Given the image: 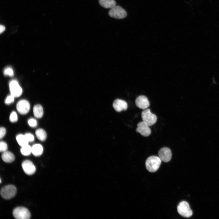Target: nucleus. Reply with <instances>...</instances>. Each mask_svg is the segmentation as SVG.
I'll use <instances>...</instances> for the list:
<instances>
[{
    "label": "nucleus",
    "instance_id": "5701e85b",
    "mask_svg": "<svg viewBox=\"0 0 219 219\" xmlns=\"http://www.w3.org/2000/svg\"><path fill=\"white\" fill-rule=\"evenodd\" d=\"M4 73L5 75H9L10 76H13L14 74L12 69L10 67L6 68L4 70Z\"/></svg>",
    "mask_w": 219,
    "mask_h": 219
},
{
    "label": "nucleus",
    "instance_id": "ddd939ff",
    "mask_svg": "<svg viewBox=\"0 0 219 219\" xmlns=\"http://www.w3.org/2000/svg\"><path fill=\"white\" fill-rule=\"evenodd\" d=\"M113 106L115 110L118 112L126 110L128 106L126 101L119 99H116L114 101Z\"/></svg>",
    "mask_w": 219,
    "mask_h": 219
},
{
    "label": "nucleus",
    "instance_id": "1a4fd4ad",
    "mask_svg": "<svg viewBox=\"0 0 219 219\" xmlns=\"http://www.w3.org/2000/svg\"><path fill=\"white\" fill-rule=\"evenodd\" d=\"M147 124L144 121L141 122L137 124L136 131L144 137L149 136L151 133L150 128Z\"/></svg>",
    "mask_w": 219,
    "mask_h": 219
},
{
    "label": "nucleus",
    "instance_id": "a878e982",
    "mask_svg": "<svg viewBox=\"0 0 219 219\" xmlns=\"http://www.w3.org/2000/svg\"><path fill=\"white\" fill-rule=\"evenodd\" d=\"M25 136L29 142H32L34 140V137L33 135L30 133L26 134Z\"/></svg>",
    "mask_w": 219,
    "mask_h": 219
},
{
    "label": "nucleus",
    "instance_id": "393cba45",
    "mask_svg": "<svg viewBox=\"0 0 219 219\" xmlns=\"http://www.w3.org/2000/svg\"><path fill=\"white\" fill-rule=\"evenodd\" d=\"M28 123L30 126L32 127H35L37 125L36 120L34 118H30L28 121Z\"/></svg>",
    "mask_w": 219,
    "mask_h": 219
},
{
    "label": "nucleus",
    "instance_id": "6e6552de",
    "mask_svg": "<svg viewBox=\"0 0 219 219\" xmlns=\"http://www.w3.org/2000/svg\"><path fill=\"white\" fill-rule=\"evenodd\" d=\"M16 108L19 113L21 114H25L30 110V104L29 102L26 100H21L17 103Z\"/></svg>",
    "mask_w": 219,
    "mask_h": 219
},
{
    "label": "nucleus",
    "instance_id": "f8f14e48",
    "mask_svg": "<svg viewBox=\"0 0 219 219\" xmlns=\"http://www.w3.org/2000/svg\"><path fill=\"white\" fill-rule=\"evenodd\" d=\"M135 103L138 108L145 109L150 106V103L147 97L143 95L138 97L136 99Z\"/></svg>",
    "mask_w": 219,
    "mask_h": 219
},
{
    "label": "nucleus",
    "instance_id": "f257e3e1",
    "mask_svg": "<svg viewBox=\"0 0 219 219\" xmlns=\"http://www.w3.org/2000/svg\"><path fill=\"white\" fill-rule=\"evenodd\" d=\"M162 160L159 157L152 156L148 157L145 162L147 169L149 172H153L156 171L159 169Z\"/></svg>",
    "mask_w": 219,
    "mask_h": 219
},
{
    "label": "nucleus",
    "instance_id": "0eeeda50",
    "mask_svg": "<svg viewBox=\"0 0 219 219\" xmlns=\"http://www.w3.org/2000/svg\"><path fill=\"white\" fill-rule=\"evenodd\" d=\"M9 87L11 94L14 97H18L21 95L22 89L16 81H11L9 83Z\"/></svg>",
    "mask_w": 219,
    "mask_h": 219
},
{
    "label": "nucleus",
    "instance_id": "7ed1b4c3",
    "mask_svg": "<svg viewBox=\"0 0 219 219\" xmlns=\"http://www.w3.org/2000/svg\"><path fill=\"white\" fill-rule=\"evenodd\" d=\"M177 209L179 214L182 217H189L192 215V211L189 203L186 201L180 202L177 206Z\"/></svg>",
    "mask_w": 219,
    "mask_h": 219
},
{
    "label": "nucleus",
    "instance_id": "bb28decb",
    "mask_svg": "<svg viewBox=\"0 0 219 219\" xmlns=\"http://www.w3.org/2000/svg\"><path fill=\"white\" fill-rule=\"evenodd\" d=\"M6 133V130L5 129L4 127H1L0 129V138L2 139L3 138Z\"/></svg>",
    "mask_w": 219,
    "mask_h": 219
},
{
    "label": "nucleus",
    "instance_id": "423d86ee",
    "mask_svg": "<svg viewBox=\"0 0 219 219\" xmlns=\"http://www.w3.org/2000/svg\"><path fill=\"white\" fill-rule=\"evenodd\" d=\"M16 193V189L15 186L10 185L5 186L1 189L0 193L4 198L9 199L14 197Z\"/></svg>",
    "mask_w": 219,
    "mask_h": 219
},
{
    "label": "nucleus",
    "instance_id": "b1692460",
    "mask_svg": "<svg viewBox=\"0 0 219 219\" xmlns=\"http://www.w3.org/2000/svg\"><path fill=\"white\" fill-rule=\"evenodd\" d=\"M14 97L11 94L8 96L6 98L5 103L6 104H9L14 101Z\"/></svg>",
    "mask_w": 219,
    "mask_h": 219
},
{
    "label": "nucleus",
    "instance_id": "f03ea898",
    "mask_svg": "<svg viewBox=\"0 0 219 219\" xmlns=\"http://www.w3.org/2000/svg\"><path fill=\"white\" fill-rule=\"evenodd\" d=\"M141 116L143 121L149 126L153 125L156 122V116L152 113L149 109H144L141 113Z\"/></svg>",
    "mask_w": 219,
    "mask_h": 219
},
{
    "label": "nucleus",
    "instance_id": "4468645a",
    "mask_svg": "<svg viewBox=\"0 0 219 219\" xmlns=\"http://www.w3.org/2000/svg\"><path fill=\"white\" fill-rule=\"evenodd\" d=\"M99 4L102 7L106 8H112L116 5L114 0H99Z\"/></svg>",
    "mask_w": 219,
    "mask_h": 219
},
{
    "label": "nucleus",
    "instance_id": "4be33fe9",
    "mask_svg": "<svg viewBox=\"0 0 219 219\" xmlns=\"http://www.w3.org/2000/svg\"><path fill=\"white\" fill-rule=\"evenodd\" d=\"M8 146L7 144L4 141H1L0 143V151L4 152L7 151Z\"/></svg>",
    "mask_w": 219,
    "mask_h": 219
},
{
    "label": "nucleus",
    "instance_id": "39448f33",
    "mask_svg": "<svg viewBox=\"0 0 219 219\" xmlns=\"http://www.w3.org/2000/svg\"><path fill=\"white\" fill-rule=\"evenodd\" d=\"M13 215L14 217L17 219H28L31 217L29 210L26 208L22 207L15 208L13 211Z\"/></svg>",
    "mask_w": 219,
    "mask_h": 219
},
{
    "label": "nucleus",
    "instance_id": "20e7f679",
    "mask_svg": "<svg viewBox=\"0 0 219 219\" xmlns=\"http://www.w3.org/2000/svg\"><path fill=\"white\" fill-rule=\"evenodd\" d=\"M108 14L111 17L117 19H122L127 15L126 11L120 6L116 5L109 10Z\"/></svg>",
    "mask_w": 219,
    "mask_h": 219
},
{
    "label": "nucleus",
    "instance_id": "a211bd4d",
    "mask_svg": "<svg viewBox=\"0 0 219 219\" xmlns=\"http://www.w3.org/2000/svg\"><path fill=\"white\" fill-rule=\"evenodd\" d=\"M36 135L37 138L41 141H44L47 138V134L42 129H38L35 131Z\"/></svg>",
    "mask_w": 219,
    "mask_h": 219
},
{
    "label": "nucleus",
    "instance_id": "6ab92c4d",
    "mask_svg": "<svg viewBox=\"0 0 219 219\" xmlns=\"http://www.w3.org/2000/svg\"><path fill=\"white\" fill-rule=\"evenodd\" d=\"M16 139L19 144L21 147L28 144V142L25 135L18 134L16 136Z\"/></svg>",
    "mask_w": 219,
    "mask_h": 219
},
{
    "label": "nucleus",
    "instance_id": "dca6fc26",
    "mask_svg": "<svg viewBox=\"0 0 219 219\" xmlns=\"http://www.w3.org/2000/svg\"><path fill=\"white\" fill-rule=\"evenodd\" d=\"M32 153L36 156L40 155L42 154L43 149L42 146L39 144H36L31 147Z\"/></svg>",
    "mask_w": 219,
    "mask_h": 219
},
{
    "label": "nucleus",
    "instance_id": "2eb2a0df",
    "mask_svg": "<svg viewBox=\"0 0 219 219\" xmlns=\"http://www.w3.org/2000/svg\"><path fill=\"white\" fill-rule=\"evenodd\" d=\"M1 157L2 160L7 163L11 162L15 159V156L13 154L8 151L3 152Z\"/></svg>",
    "mask_w": 219,
    "mask_h": 219
},
{
    "label": "nucleus",
    "instance_id": "9b49d317",
    "mask_svg": "<svg viewBox=\"0 0 219 219\" xmlns=\"http://www.w3.org/2000/svg\"><path fill=\"white\" fill-rule=\"evenodd\" d=\"M22 166L24 172L27 175H31L36 171V167L32 162L29 160H26L22 164Z\"/></svg>",
    "mask_w": 219,
    "mask_h": 219
},
{
    "label": "nucleus",
    "instance_id": "aec40b11",
    "mask_svg": "<svg viewBox=\"0 0 219 219\" xmlns=\"http://www.w3.org/2000/svg\"><path fill=\"white\" fill-rule=\"evenodd\" d=\"M20 151L24 155H29L32 153L31 147L28 144L23 146L21 147Z\"/></svg>",
    "mask_w": 219,
    "mask_h": 219
},
{
    "label": "nucleus",
    "instance_id": "9d476101",
    "mask_svg": "<svg viewBox=\"0 0 219 219\" xmlns=\"http://www.w3.org/2000/svg\"><path fill=\"white\" fill-rule=\"evenodd\" d=\"M158 155L161 160L165 162L169 161L172 158L171 151L167 147H164L161 149L158 152Z\"/></svg>",
    "mask_w": 219,
    "mask_h": 219
},
{
    "label": "nucleus",
    "instance_id": "f3484780",
    "mask_svg": "<svg viewBox=\"0 0 219 219\" xmlns=\"http://www.w3.org/2000/svg\"><path fill=\"white\" fill-rule=\"evenodd\" d=\"M33 111L34 115L36 118H40L42 117L43 115V109L40 105L37 104L35 105L33 107Z\"/></svg>",
    "mask_w": 219,
    "mask_h": 219
},
{
    "label": "nucleus",
    "instance_id": "cd10ccee",
    "mask_svg": "<svg viewBox=\"0 0 219 219\" xmlns=\"http://www.w3.org/2000/svg\"><path fill=\"white\" fill-rule=\"evenodd\" d=\"M5 30V26L2 25H0V33L1 34Z\"/></svg>",
    "mask_w": 219,
    "mask_h": 219
},
{
    "label": "nucleus",
    "instance_id": "412c9836",
    "mask_svg": "<svg viewBox=\"0 0 219 219\" xmlns=\"http://www.w3.org/2000/svg\"><path fill=\"white\" fill-rule=\"evenodd\" d=\"M9 120L11 122H16L18 120V116L15 111H12L9 117Z\"/></svg>",
    "mask_w": 219,
    "mask_h": 219
}]
</instances>
